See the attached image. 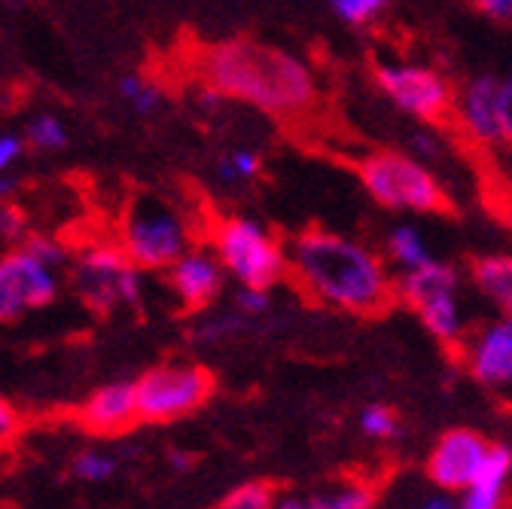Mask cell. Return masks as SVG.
<instances>
[{
	"label": "cell",
	"mask_w": 512,
	"mask_h": 509,
	"mask_svg": "<svg viewBox=\"0 0 512 509\" xmlns=\"http://www.w3.org/2000/svg\"><path fill=\"white\" fill-rule=\"evenodd\" d=\"M287 272L314 299L351 314H378L394 299V281L375 253L327 229H308L290 244Z\"/></svg>",
	"instance_id": "obj_1"
},
{
	"label": "cell",
	"mask_w": 512,
	"mask_h": 509,
	"mask_svg": "<svg viewBox=\"0 0 512 509\" xmlns=\"http://www.w3.org/2000/svg\"><path fill=\"white\" fill-rule=\"evenodd\" d=\"M202 77L223 98H241L281 119L305 113L317 98L314 77L296 55L244 37L208 49Z\"/></svg>",
	"instance_id": "obj_2"
},
{
	"label": "cell",
	"mask_w": 512,
	"mask_h": 509,
	"mask_svg": "<svg viewBox=\"0 0 512 509\" xmlns=\"http://www.w3.org/2000/svg\"><path fill=\"white\" fill-rule=\"evenodd\" d=\"M366 193L391 211L433 214L445 205V193L433 171L409 153H372L360 162Z\"/></svg>",
	"instance_id": "obj_3"
},
{
	"label": "cell",
	"mask_w": 512,
	"mask_h": 509,
	"mask_svg": "<svg viewBox=\"0 0 512 509\" xmlns=\"http://www.w3.org/2000/svg\"><path fill=\"white\" fill-rule=\"evenodd\" d=\"M71 284L95 314H113L116 308H141L144 278L141 269L125 257L119 244L83 247L71 269Z\"/></svg>",
	"instance_id": "obj_4"
},
{
	"label": "cell",
	"mask_w": 512,
	"mask_h": 509,
	"mask_svg": "<svg viewBox=\"0 0 512 509\" xmlns=\"http://www.w3.org/2000/svg\"><path fill=\"white\" fill-rule=\"evenodd\" d=\"M220 266L241 284L253 290H269L287 275V250L247 217H229L214 235Z\"/></svg>",
	"instance_id": "obj_5"
},
{
	"label": "cell",
	"mask_w": 512,
	"mask_h": 509,
	"mask_svg": "<svg viewBox=\"0 0 512 509\" xmlns=\"http://www.w3.org/2000/svg\"><path fill=\"white\" fill-rule=\"evenodd\" d=\"M183 220L153 196H135L122 214L119 247L138 269H168L186 250Z\"/></svg>",
	"instance_id": "obj_6"
},
{
	"label": "cell",
	"mask_w": 512,
	"mask_h": 509,
	"mask_svg": "<svg viewBox=\"0 0 512 509\" xmlns=\"http://www.w3.org/2000/svg\"><path fill=\"white\" fill-rule=\"evenodd\" d=\"M214 394V375L196 363H162L135 381L138 418L150 424L177 421L205 406Z\"/></svg>",
	"instance_id": "obj_7"
},
{
	"label": "cell",
	"mask_w": 512,
	"mask_h": 509,
	"mask_svg": "<svg viewBox=\"0 0 512 509\" xmlns=\"http://www.w3.org/2000/svg\"><path fill=\"white\" fill-rule=\"evenodd\" d=\"M375 83L391 98L394 107H400L406 116L418 122H439L452 113V83L439 71L424 65H378Z\"/></svg>",
	"instance_id": "obj_8"
},
{
	"label": "cell",
	"mask_w": 512,
	"mask_h": 509,
	"mask_svg": "<svg viewBox=\"0 0 512 509\" xmlns=\"http://www.w3.org/2000/svg\"><path fill=\"white\" fill-rule=\"evenodd\" d=\"M55 293L58 281L52 269L28 257L25 250L0 257V321H16L31 308L49 305Z\"/></svg>",
	"instance_id": "obj_9"
},
{
	"label": "cell",
	"mask_w": 512,
	"mask_h": 509,
	"mask_svg": "<svg viewBox=\"0 0 512 509\" xmlns=\"http://www.w3.org/2000/svg\"><path fill=\"white\" fill-rule=\"evenodd\" d=\"M452 113L461 125V132L482 147L503 144L500 129V80L491 74L473 77L452 101Z\"/></svg>",
	"instance_id": "obj_10"
},
{
	"label": "cell",
	"mask_w": 512,
	"mask_h": 509,
	"mask_svg": "<svg viewBox=\"0 0 512 509\" xmlns=\"http://www.w3.org/2000/svg\"><path fill=\"white\" fill-rule=\"evenodd\" d=\"M485 452H488V442L473 430L445 433L427 461L430 479L445 491H464L473 482L476 470L482 467Z\"/></svg>",
	"instance_id": "obj_11"
},
{
	"label": "cell",
	"mask_w": 512,
	"mask_h": 509,
	"mask_svg": "<svg viewBox=\"0 0 512 509\" xmlns=\"http://www.w3.org/2000/svg\"><path fill=\"white\" fill-rule=\"evenodd\" d=\"M77 421L98 436H116L125 433L138 418V400H135V381H110V385H101L98 391H92L80 412Z\"/></svg>",
	"instance_id": "obj_12"
},
{
	"label": "cell",
	"mask_w": 512,
	"mask_h": 509,
	"mask_svg": "<svg viewBox=\"0 0 512 509\" xmlns=\"http://www.w3.org/2000/svg\"><path fill=\"white\" fill-rule=\"evenodd\" d=\"M171 269V287L180 296V302L192 311H199L217 299L223 290V266L217 257L205 250L180 253V257L168 266Z\"/></svg>",
	"instance_id": "obj_13"
},
{
	"label": "cell",
	"mask_w": 512,
	"mask_h": 509,
	"mask_svg": "<svg viewBox=\"0 0 512 509\" xmlns=\"http://www.w3.org/2000/svg\"><path fill=\"white\" fill-rule=\"evenodd\" d=\"M470 372L488 388H512V317L488 324L473 339Z\"/></svg>",
	"instance_id": "obj_14"
},
{
	"label": "cell",
	"mask_w": 512,
	"mask_h": 509,
	"mask_svg": "<svg viewBox=\"0 0 512 509\" xmlns=\"http://www.w3.org/2000/svg\"><path fill=\"white\" fill-rule=\"evenodd\" d=\"M512 473V452L506 445H488L485 461L476 470L473 482L464 488L461 503L455 509H503L506 479Z\"/></svg>",
	"instance_id": "obj_15"
},
{
	"label": "cell",
	"mask_w": 512,
	"mask_h": 509,
	"mask_svg": "<svg viewBox=\"0 0 512 509\" xmlns=\"http://www.w3.org/2000/svg\"><path fill=\"white\" fill-rule=\"evenodd\" d=\"M458 290H461L458 272L448 263L430 260L412 272H403V278L394 287V296H400L409 308H421L430 299H439L445 293H458Z\"/></svg>",
	"instance_id": "obj_16"
},
{
	"label": "cell",
	"mask_w": 512,
	"mask_h": 509,
	"mask_svg": "<svg viewBox=\"0 0 512 509\" xmlns=\"http://www.w3.org/2000/svg\"><path fill=\"white\" fill-rule=\"evenodd\" d=\"M473 281L479 293L503 311V317H512V257H485L473 269Z\"/></svg>",
	"instance_id": "obj_17"
},
{
	"label": "cell",
	"mask_w": 512,
	"mask_h": 509,
	"mask_svg": "<svg viewBox=\"0 0 512 509\" xmlns=\"http://www.w3.org/2000/svg\"><path fill=\"white\" fill-rule=\"evenodd\" d=\"M415 311L421 314L427 333L436 336L439 342L452 345V342H458L464 336V311H461L458 293H445L439 299H430Z\"/></svg>",
	"instance_id": "obj_18"
},
{
	"label": "cell",
	"mask_w": 512,
	"mask_h": 509,
	"mask_svg": "<svg viewBox=\"0 0 512 509\" xmlns=\"http://www.w3.org/2000/svg\"><path fill=\"white\" fill-rule=\"evenodd\" d=\"M388 250H391L394 263H397L403 272H412V269H418V266H424V263L433 260V257H430V247H427V241H424V235H421V229H415V226H409V223H403V226H397V229L391 232Z\"/></svg>",
	"instance_id": "obj_19"
},
{
	"label": "cell",
	"mask_w": 512,
	"mask_h": 509,
	"mask_svg": "<svg viewBox=\"0 0 512 509\" xmlns=\"http://www.w3.org/2000/svg\"><path fill=\"white\" fill-rule=\"evenodd\" d=\"M275 488L269 482H244L235 485L214 509H272Z\"/></svg>",
	"instance_id": "obj_20"
},
{
	"label": "cell",
	"mask_w": 512,
	"mask_h": 509,
	"mask_svg": "<svg viewBox=\"0 0 512 509\" xmlns=\"http://www.w3.org/2000/svg\"><path fill=\"white\" fill-rule=\"evenodd\" d=\"M244 330H250V317L247 314H223V317H211V321H202L196 330H192V339L199 345H214L232 336H241Z\"/></svg>",
	"instance_id": "obj_21"
},
{
	"label": "cell",
	"mask_w": 512,
	"mask_h": 509,
	"mask_svg": "<svg viewBox=\"0 0 512 509\" xmlns=\"http://www.w3.org/2000/svg\"><path fill=\"white\" fill-rule=\"evenodd\" d=\"M375 494L366 485H345L339 491L320 494L311 500V509H372Z\"/></svg>",
	"instance_id": "obj_22"
},
{
	"label": "cell",
	"mask_w": 512,
	"mask_h": 509,
	"mask_svg": "<svg viewBox=\"0 0 512 509\" xmlns=\"http://www.w3.org/2000/svg\"><path fill=\"white\" fill-rule=\"evenodd\" d=\"M391 0H330V7L333 13L345 22V25H366L372 19H378L384 10H388Z\"/></svg>",
	"instance_id": "obj_23"
},
{
	"label": "cell",
	"mask_w": 512,
	"mask_h": 509,
	"mask_svg": "<svg viewBox=\"0 0 512 509\" xmlns=\"http://www.w3.org/2000/svg\"><path fill=\"white\" fill-rule=\"evenodd\" d=\"M360 430L372 439H391V436H400V421H397V412L391 406H381V403H372L360 412Z\"/></svg>",
	"instance_id": "obj_24"
},
{
	"label": "cell",
	"mask_w": 512,
	"mask_h": 509,
	"mask_svg": "<svg viewBox=\"0 0 512 509\" xmlns=\"http://www.w3.org/2000/svg\"><path fill=\"white\" fill-rule=\"evenodd\" d=\"M19 250H25L28 257H34L46 269H58L68 263V250H64V244L55 238H46V235H25L19 241Z\"/></svg>",
	"instance_id": "obj_25"
},
{
	"label": "cell",
	"mask_w": 512,
	"mask_h": 509,
	"mask_svg": "<svg viewBox=\"0 0 512 509\" xmlns=\"http://www.w3.org/2000/svg\"><path fill=\"white\" fill-rule=\"evenodd\" d=\"M116 467H119L116 458L101 455V452H83L71 464L74 476H80L83 482H104V479H110L116 473Z\"/></svg>",
	"instance_id": "obj_26"
},
{
	"label": "cell",
	"mask_w": 512,
	"mask_h": 509,
	"mask_svg": "<svg viewBox=\"0 0 512 509\" xmlns=\"http://www.w3.org/2000/svg\"><path fill=\"white\" fill-rule=\"evenodd\" d=\"M28 141L40 150H61L68 144V132L61 129V122L52 119V116H37L31 125H28Z\"/></svg>",
	"instance_id": "obj_27"
},
{
	"label": "cell",
	"mask_w": 512,
	"mask_h": 509,
	"mask_svg": "<svg viewBox=\"0 0 512 509\" xmlns=\"http://www.w3.org/2000/svg\"><path fill=\"white\" fill-rule=\"evenodd\" d=\"M119 92H122L128 101H132V107H135L141 116H150V113L162 104L159 89L150 86V83H141L138 77H125V80L119 83Z\"/></svg>",
	"instance_id": "obj_28"
},
{
	"label": "cell",
	"mask_w": 512,
	"mask_h": 509,
	"mask_svg": "<svg viewBox=\"0 0 512 509\" xmlns=\"http://www.w3.org/2000/svg\"><path fill=\"white\" fill-rule=\"evenodd\" d=\"M260 171V159H256L250 150H235L226 159H220V177L226 183H238V180H250Z\"/></svg>",
	"instance_id": "obj_29"
},
{
	"label": "cell",
	"mask_w": 512,
	"mask_h": 509,
	"mask_svg": "<svg viewBox=\"0 0 512 509\" xmlns=\"http://www.w3.org/2000/svg\"><path fill=\"white\" fill-rule=\"evenodd\" d=\"M25 229H28L25 211L0 202V244H19L25 238Z\"/></svg>",
	"instance_id": "obj_30"
},
{
	"label": "cell",
	"mask_w": 512,
	"mask_h": 509,
	"mask_svg": "<svg viewBox=\"0 0 512 509\" xmlns=\"http://www.w3.org/2000/svg\"><path fill=\"white\" fill-rule=\"evenodd\" d=\"M412 153L409 156H415L418 162H424V165H430V162H439L442 159V153H445V144H442V138L436 135V132H430V129H418L415 135H412Z\"/></svg>",
	"instance_id": "obj_31"
},
{
	"label": "cell",
	"mask_w": 512,
	"mask_h": 509,
	"mask_svg": "<svg viewBox=\"0 0 512 509\" xmlns=\"http://www.w3.org/2000/svg\"><path fill=\"white\" fill-rule=\"evenodd\" d=\"M235 305L241 314H247L250 321L253 317H263L269 311V290H253V287H241L235 293Z\"/></svg>",
	"instance_id": "obj_32"
},
{
	"label": "cell",
	"mask_w": 512,
	"mask_h": 509,
	"mask_svg": "<svg viewBox=\"0 0 512 509\" xmlns=\"http://www.w3.org/2000/svg\"><path fill=\"white\" fill-rule=\"evenodd\" d=\"M22 433V415L19 409L0 397V449H7V445Z\"/></svg>",
	"instance_id": "obj_33"
},
{
	"label": "cell",
	"mask_w": 512,
	"mask_h": 509,
	"mask_svg": "<svg viewBox=\"0 0 512 509\" xmlns=\"http://www.w3.org/2000/svg\"><path fill=\"white\" fill-rule=\"evenodd\" d=\"M500 129L503 144H512V71L500 80Z\"/></svg>",
	"instance_id": "obj_34"
},
{
	"label": "cell",
	"mask_w": 512,
	"mask_h": 509,
	"mask_svg": "<svg viewBox=\"0 0 512 509\" xmlns=\"http://www.w3.org/2000/svg\"><path fill=\"white\" fill-rule=\"evenodd\" d=\"M470 4L491 22L512 25V0H470Z\"/></svg>",
	"instance_id": "obj_35"
},
{
	"label": "cell",
	"mask_w": 512,
	"mask_h": 509,
	"mask_svg": "<svg viewBox=\"0 0 512 509\" xmlns=\"http://www.w3.org/2000/svg\"><path fill=\"white\" fill-rule=\"evenodd\" d=\"M19 153H22V141H19V138H13V135H4V138H0V171H4Z\"/></svg>",
	"instance_id": "obj_36"
},
{
	"label": "cell",
	"mask_w": 512,
	"mask_h": 509,
	"mask_svg": "<svg viewBox=\"0 0 512 509\" xmlns=\"http://www.w3.org/2000/svg\"><path fill=\"white\" fill-rule=\"evenodd\" d=\"M272 509H311V500L296 497V494H275Z\"/></svg>",
	"instance_id": "obj_37"
},
{
	"label": "cell",
	"mask_w": 512,
	"mask_h": 509,
	"mask_svg": "<svg viewBox=\"0 0 512 509\" xmlns=\"http://www.w3.org/2000/svg\"><path fill=\"white\" fill-rule=\"evenodd\" d=\"M16 186H19L16 177H0V202H7V196H13Z\"/></svg>",
	"instance_id": "obj_38"
},
{
	"label": "cell",
	"mask_w": 512,
	"mask_h": 509,
	"mask_svg": "<svg viewBox=\"0 0 512 509\" xmlns=\"http://www.w3.org/2000/svg\"><path fill=\"white\" fill-rule=\"evenodd\" d=\"M421 509H455V503L448 500V497H433V500H427Z\"/></svg>",
	"instance_id": "obj_39"
},
{
	"label": "cell",
	"mask_w": 512,
	"mask_h": 509,
	"mask_svg": "<svg viewBox=\"0 0 512 509\" xmlns=\"http://www.w3.org/2000/svg\"><path fill=\"white\" fill-rule=\"evenodd\" d=\"M171 464H174L177 470H189V458H186V455H180V452H174V455H171Z\"/></svg>",
	"instance_id": "obj_40"
}]
</instances>
